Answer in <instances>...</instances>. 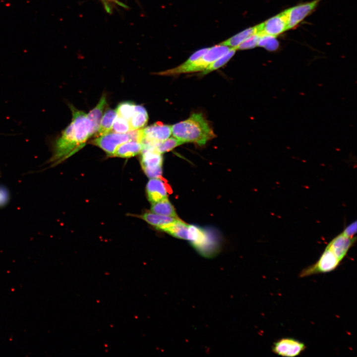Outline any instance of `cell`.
Wrapping results in <instances>:
<instances>
[{
  "label": "cell",
  "mask_w": 357,
  "mask_h": 357,
  "mask_svg": "<svg viewBox=\"0 0 357 357\" xmlns=\"http://www.w3.org/2000/svg\"><path fill=\"white\" fill-rule=\"evenodd\" d=\"M174 137L184 143L203 145L216 137L213 130L203 115L194 113L186 119L171 125Z\"/></svg>",
  "instance_id": "cell-1"
},
{
  "label": "cell",
  "mask_w": 357,
  "mask_h": 357,
  "mask_svg": "<svg viewBox=\"0 0 357 357\" xmlns=\"http://www.w3.org/2000/svg\"><path fill=\"white\" fill-rule=\"evenodd\" d=\"M81 148L75 137L73 123L71 122L55 141L50 163L57 165L75 154Z\"/></svg>",
  "instance_id": "cell-2"
},
{
  "label": "cell",
  "mask_w": 357,
  "mask_h": 357,
  "mask_svg": "<svg viewBox=\"0 0 357 357\" xmlns=\"http://www.w3.org/2000/svg\"><path fill=\"white\" fill-rule=\"evenodd\" d=\"M340 262L333 251L327 246L317 261L302 269L298 276L303 278L330 272L337 268Z\"/></svg>",
  "instance_id": "cell-3"
},
{
  "label": "cell",
  "mask_w": 357,
  "mask_h": 357,
  "mask_svg": "<svg viewBox=\"0 0 357 357\" xmlns=\"http://www.w3.org/2000/svg\"><path fill=\"white\" fill-rule=\"evenodd\" d=\"M142 168L149 178H160L162 174L163 156L155 147H144L141 151Z\"/></svg>",
  "instance_id": "cell-4"
},
{
  "label": "cell",
  "mask_w": 357,
  "mask_h": 357,
  "mask_svg": "<svg viewBox=\"0 0 357 357\" xmlns=\"http://www.w3.org/2000/svg\"><path fill=\"white\" fill-rule=\"evenodd\" d=\"M69 107L72 115V122L73 124L75 137L78 144L82 148L87 140L92 134V124L87 114L76 109L70 104Z\"/></svg>",
  "instance_id": "cell-5"
},
{
  "label": "cell",
  "mask_w": 357,
  "mask_h": 357,
  "mask_svg": "<svg viewBox=\"0 0 357 357\" xmlns=\"http://www.w3.org/2000/svg\"><path fill=\"white\" fill-rule=\"evenodd\" d=\"M230 49V47L220 44L209 48L203 55L188 66L184 70L183 73L203 71Z\"/></svg>",
  "instance_id": "cell-6"
},
{
  "label": "cell",
  "mask_w": 357,
  "mask_h": 357,
  "mask_svg": "<svg viewBox=\"0 0 357 357\" xmlns=\"http://www.w3.org/2000/svg\"><path fill=\"white\" fill-rule=\"evenodd\" d=\"M306 349L304 343L291 338H284L273 343L272 351L275 354L283 357H296Z\"/></svg>",
  "instance_id": "cell-7"
},
{
  "label": "cell",
  "mask_w": 357,
  "mask_h": 357,
  "mask_svg": "<svg viewBox=\"0 0 357 357\" xmlns=\"http://www.w3.org/2000/svg\"><path fill=\"white\" fill-rule=\"evenodd\" d=\"M130 140L127 133H119L110 131L97 136L92 143L103 150L108 155L113 156L118 146Z\"/></svg>",
  "instance_id": "cell-8"
},
{
  "label": "cell",
  "mask_w": 357,
  "mask_h": 357,
  "mask_svg": "<svg viewBox=\"0 0 357 357\" xmlns=\"http://www.w3.org/2000/svg\"><path fill=\"white\" fill-rule=\"evenodd\" d=\"M143 140L148 145L156 146L161 141L169 138L172 134L171 126L157 122L143 128Z\"/></svg>",
  "instance_id": "cell-9"
},
{
  "label": "cell",
  "mask_w": 357,
  "mask_h": 357,
  "mask_svg": "<svg viewBox=\"0 0 357 357\" xmlns=\"http://www.w3.org/2000/svg\"><path fill=\"white\" fill-rule=\"evenodd\" d=\"M320 0H314L285 10L288 20V30L297 26L315 8Z\"/></svg>",
  "instance_id": "cell-10"
},
{
  "label": "cell",
  "mask_w": 357,
  "mask_h": 357,
  "mask_svg": "<svg viewBox=\"0 0 357 357\" xmlns=\"http://www.w3.org/2000/svg\"><path fill=\"white\" fill-rule=\"evenodd\" d=\"M260 34L277 36L288 30V20L285 10L260 23Z\"/></svg>",
  "instance_id": "cell-11"
},
{
  "label": "cell",
  "mask_w": 357,
  "mask_h": 357,
  "mask_svg": "<svg viewBox=\"0 0 357 357\" xmlns=\"http://www.w3.org/2000/svg\"><path fill=\"white\" fill-rule=\"evenodd\" d=\"M169 191L167 184L160 178H151L146 185L147 198L151 203L167 198Z\"/></svg>",
  "instance_id": "cell-12"
},
{
  "label": "cell",
  "mask_w": 357,
  "mask_h": 357,
  "mask_svg": "<svg viewBox=\"0 0 357 357\" xmlns=\"http://www.w3.org/2000/svg\"><path fill=\"white\" fill-rule=\"evenodd\" d=\"M356 240L355 237L350 238L342 233L334 238L327 245L340 261L346 255Z\"/></svg>",
  "instance_id": "cell-13"
},
{
  "label": "cell",
  "mask_w": 357,
  "mask_h": 357,
  "mask_svg": "<svg viewBox=\"0 0 357 357\" xmlns=\"http://www.w3.org/2000/svg\"><path fill=\"white\" fill-rule=\"evenodd\" d=\"M142 150V145L140 142L129 140L118 146L113 156L129 158L140 153Z\"/></svg>",
  "instance_id": "cell-14"
},
{
  "label": "cell",
  "mask_w": 357,
  "mask_h": 357,
  "mask_svg": "<svg viewBox=\"0 0 357 357\" xmlns=\"http://www.w3.org/2000/svg\"><path fill=\"white\" fill-rule=\"evenodd\" d=\"M107 105L106 95H102L98 104L87 115L92 124V134H96L99 129L103 110Z\"/></svg>",
  "instance_id": "cell-15"
},
{
  "label": "cell",
  "mask_w": 357,
  "mask_h": 357,
  "mask_svg": "<svg viewBox=\"0 0 357 357\" xmlns=\"http://www.w3.org/2000/svg\"><path fill=\"white\" fill-rule=\"evenodd\" d=\"M261 29V24L249 27L222 42L220 44L235 48L252 35L259 33Z\"/></svg>",
  "instance_id": "cell-16"
},
{
  "label": "cell",
  "mask_w": 357,
  "mask_h": 357,
  "mask_svg": "<svg viewBox=\"0 0 357 357\" xmlns=\"http://www.w3.org/2000/svg\"><path fill=\"white\" fill-rule=\"evenodd\" d=\"M141 218L147 223L154 226L159 230H161L167 225L179 219L178 218L162 215L152 212L145 213L142 215Z\"/></svg>",
  "instance_id": "cell-17"
},
{
  "label": "cell",
  "mask_w": 357,
  "mask_h": 357,
  "mask_svg": "<svg viewBox=\"0 0 357 357\" xmlns=\"http://www.w3.org/2000/svg\"><path fill=\"white\" fill-rule=\"evenodd\" d=\"M188 229L189 225L178 219L174 222L163 228L161 231L176 238L188 240Z\"/></svg>",
  "instance_id": "cell-18"
},
{
  "label": "cell",
  "mask_w": 357,
  "mask_h": 357,
  "mask_svg": "<svg viewBox=\"0 0 357 357\" xmlns=\"http://www.w3.org/2000/svg\"><path fill=\"white\" fill-rule=\"evenodd\" d=\"M209 48H205L197 51L191 55L185 61L178 66L161 71L158 73V74L161 75H175L183 73L184 70L195 60L203 55L208 51Z\"/></svg>",
  "instance_id": "cell-19"
},
{
  "label": "cell",
  "mask_w": 357,
  "mask_h": 357,
  "mask_svg": "<svg viewBox=\"0 0 357 357\" xmlns=\"http://www.w3.org/2000/svg\"><path fill=\"white\" fill-rule=\"evenodd\" d=\"M148 115L145 108L140 105H135L134 113L128 120L130 130L141 128L147 122Z\"/></svg>",
  "instance_id": "cell-20"
},
{
  "label": "cell",
  "mask_w": 357,
  "mask_h": 357,
  "mask_svg": "<svg viewBox=\"0 0 357 357\" xmlns=\"http://www.w3.org/2000/svg\"><path fill=\"white\" fill-rule=\"evenodd\" d=\"M151 212L164 216L178 218L174 206L167 198L152 203L151 207Z\"/></svg>",
  "instance_id": "cell-21"
},
{
  "label": "cell",
  "mask_w": 357,
  "mask_h": 357,
  "mask_svg": "<svg viewBox=\"0 0 357 357\" xmlns=\"http://www.w3.org/2000/svg\"><path fill=\"white\" fill-rule=\"evenodd\" d=\"M118 115L116 109H108L101 119L99 129L96 133L99 136L111 131L113 122Z\"/></svg>",
  "instance_id": "cell-22"
},
{
  "label": "cell",
  "mask_w": 357,
  "mask_h": 357,
  "mask_svg": "<svg viewBox=\"0 0 357 357\" xmlns=\"http://www.w3.org/2000/svg\"><path fill=\"white\" fill-rule=\"evenodd\" d=\"M237 50L234 48L231 49L225 54L215 60L210 64L205 69L202 71L201 75H204L208 73L216 70L226 64L234 56Z\"/></svg>",
  "instance_id": "cell-23"
},
{
  "label": "cell",
  "mask_w": 357,
  "mask_h": 357,
  "mask_svg": "<svg viewBox=\"0 0 357 357\" xmlns=\"http://www.w3.org/2000/svg\"><path fill=\"white\" fill-rule=\"evenodd\" d=\"M276 37L269 35L260 34L257 46L264 48L270 52L276 51L279 47V41Z\"/></svg>",
  "instance_id": "cell-24"
},
{
  "label": "cell",
  "mask_w": 357,
  "mask_h": 357,
  "mask_svg": "<svg viewBox=\"0 0 357 357\" xmlns=\"http://www.w3.org/2000/svg\"><path fill=\"white\" fill-rule=\"evenodd\" d=\"M183 143L184 142L180 140L175 137H172L159 142L155 146V149L159 153L162 154L170 151Z\"/></svg>",
  "instance_id": "cell-25"
},
{
  "label": "cell",
  "mask_w": 357,
  "mask_h": 357,
  "mask_svg": "<svg viewBox=\"0 0 357 357\" xmlns=\"http://www.w3.org/2000/svg\"><path fill=\"white\" fill-rule=\"evenodd\" d=\"M135 105L130 101H125L119 103L116 111L118 115L129 120L134 113Z\"/></svg>",
  "instance_id": "cell-26"
},
{
  "label": "cell",
  "mask_w": 357,
  "mask_h": 357,
  "mask_svg": "<svg viewBox=\"0 0 357 357\" xmlns=\"http://www.w3.org/2000/svg\"><path fill=\"white\" fill-rule=\"evenodd\" d=\"M130 130L128 120L117 115L112 125L111 131L119 133H125Z\"/></svg>",
  "instance_id": "cell-27"
},
{
  "label": "cell",
  "mask_w": 357,
  "mask_h": 357,
  "mask_svg": "<svg viewBox=\"0 0 357 357\" xmlns=\"http://www.w3.org/2000/svg\"><path fill=\"white\" fill-rule=\"evenodd\" d=\"M259 33H256L248 37L239 45L235 48L237 50H247L255 48L257 46L258 41L260 37Z\"/></svg>",
  "instance_id": "cell-28"
},
{
  "label": "cell",
  "mask_w": 357,
  "mask_h": 357,
  "mask_svg": "<svg viewBox=\"0 0 357 357\" xmlns=\"http://www.w3.org/2000/svg\"><path fill=\"white\" fill-rule=\"evenodd\" d=\"M357 222L355 221L348 226L342 234L348 237H354L357 233Z\"/></svg>",
  "instance_id": "cell-29"
},
{
  "label": "cell",
  "mask_w": 357,
  "mask_h": 357,
  "mask_svg": "<svg viewBox=\"0 0 357 357\" xmlns=\"http://www.w3.org/2000/svg\"><path fill=\"white\" fill-rule=\"evenodd\" d=\"M8 199V190L4 187L0 186V207L5 206L7 203Z\"/></svg>",
  "instance_id": "cell-30"
}]
</instances>
